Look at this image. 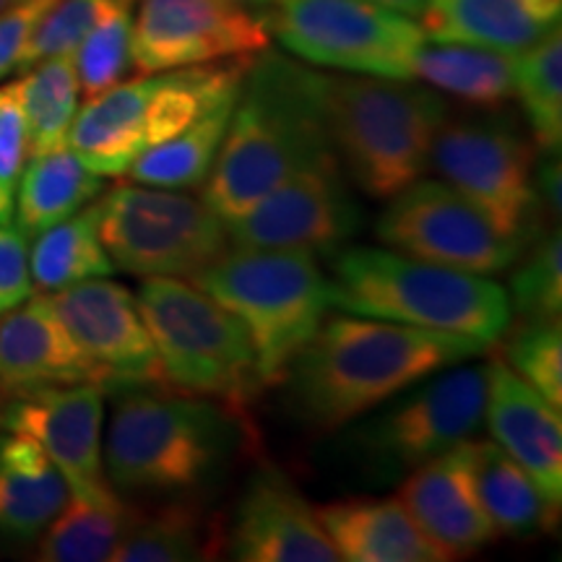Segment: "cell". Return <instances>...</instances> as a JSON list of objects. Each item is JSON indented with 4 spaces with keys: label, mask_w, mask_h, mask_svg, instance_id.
I'll return each instance as SVG.
<instances>
[{
    "label": "cell",
    "mask_w": 562,
    "mask_h": 562,
    "mask_svg": "<svg viewBox=\"0 0 562 562\" xmlns=\"http://www.w3.org/2000/svg\"><path fill=\"white\" fill-rule=\"evenodd\" d=\"M487 349L490 344L472 336L349 313L321 323L281 381L300 422L331 432L422 378L472 362Z\"/></svg>",
    "instance_id": "obj_1"
},
{
    "label": "cell",
    "mask_w": 562,
    "mask_h": 562,
    "mask_svg": "<svg viewBox=\"0 0 562 562\" xmlns=\"http://www.w3.org/2000/svg\"><path fill=\"white\" fill-rule=\"evenodd\" d=\"M323 74L266 47L252 55L203 203L224 224L240 220L273 188L336 154L321 94Z\"/></svg>",
    "instance_id": "obj_2"
},
{
    "label": "cell",
    "mask_w": 562,
    "mask_h": 562,
    "mask_svg": "<svg viewBox=\"0 0 562 562\" xmlns=\"http://www.w3.org/2000/svg\"><path fill=\"white\" fill-rule=\"evenodd\" d=\"M165 391L112 393L102 463L117 495H188L216 480L240 448L237 409Z\"/></svg>",
    "instance_id": "obj_3"
},
{
    "label": "cell",
    "mask_w": 562,
    "mask_h": 562,
    "mask_svg": "<svg viewBox=\"0 0 562 562\" xmlns=\"http://www.w3.org/2000/svg\"><path fill=\"white\" fill-rule=\"evenodd\" d=\"M331 271L328 300L344 313L463 334L490 347L510 328L508 292L482 273L419 261L391 248L341 250Z\"/></svg>",
    "instance_id": "obj_4"
},
{
    "label": "cell",
    "mask_w": 562,
    "mask_h": 562,
    "mask_svg": "<svg viewBox=\"0 0 562 562\" xmlns=\"http://www.w3.org/2000/svg\"><path fill=\"white\" fill-rule=\"evenodd\" d=\"M321 94L336 157L364 195L389 201L427 172L448 121L438 91L375 76H323Z\"/></svg>",
    "instance_id": "obj_5"
},
{
    "label": "cell",
    "mask_w": 562,
    "mask_h": 562,
    "mask_svg": "<svg viewBox=\"0 0 562 562\" xmlns=\"http://www.w3.org/2000/svg\"><path fill=\"white\" fill-rule=\"evenodd\" d=\"M250 58L159 70L115 83L76 110L66 146L91 172L123 178L138 157L186 131L211 104L237 94Z\"/></svg>",
    "instance_id": "obj_6"
},
{
    "label": "cell",
    "mask_w": 562,
    "mask_h": 562,
    "mask_svg": "<svg viewBox=\"0 0 562 562\" xmlns=\"http://www.w3.org/2000/svg\"><path fill=\"white\" fill-rule=\"evenodd\" d=\"M235 315L256 349L263 385L281 383L300 349L318 331L328 300V279L313 252L237 248L191 279Z\"/></svg>",
    "instance_id": "obj_7"
},
{
    "label": "cell",
    "mask_w": 562,
    "mask_h": 562,
    "mask_svg": "<svg viewBox=\"0 0 562 562\" xmlns=\"http://www.w3.org/2000/svg\"><path fill=\"white\" fill-rule=\"evenodd\" d=\"M140 318L157 349L167 391L240 409L263 389L256 349L240 321L186 279H144Z\"/></svg>",
    "instance_id": "obj_8"
},
{
    "label": "cell",
    "mask_w": 562,
    "mask_h": 562,
    "mask_svg": "<svg viewBox=\"0 0 562 562\" xmlns=\"http://www.w3.org/2000/svg\"><path fill=\"white\" fill-rule=\"evenodd\" d=\"M97 229L112 266L140 279L191 281L229 248L227 224L206 203L140 182L97 201Z\"/></svg>",
    "instance_id": "obj_9"
},
{
    "label": "cell",
    "mask_w": 562,
    "mask_h": 562,
    "mask_svg": "<svg viewBox=\"0 0 562 562\" xmlns=\"http://www.w3.org/2000/svg\"><path fill=\"white\" fill-rule=\"evenodd\" d=\"M266 24L292 58L375 79L414 81L427 42L419 21L372 0H277Z\"/></svg>",
    "instance_id": "obj_10"
},
{
    "label": "cell",
    "mask_w": 562,
    "mask_h": 562,
    "mask_svg": "<svg viewBox=\"0 0 562 562\" xmlns=\"http://www.w3.org/2000/svg\"><path fill=\"white\" fill-rule=\"evenodd\" d=\"M490 362L453 364L389 398L349 435V448L385 476L409 474L480 432Z\"/></svg>",
    "instance_id": "obj_11"
},
{
    "label": "cell",
    "mask_w": 562,
    "mask_h": 562,
    "mask_svg": "<svg viewBox=\"0 0 562 562\" xmlns=\"http://www.w3.org/2000/svg\"><path fill=\"white\" fill-rule=\"evenodd\" d=\"M537 146L508 117L456 121L442 125L432 144L430 167L442 182L467 195L503 235L529 245L539 235L533 188Z\"/></svg>",
    "instance_id": "obj_12"
},
{
    "label": "cell",
    "mask_w": 562,
    "mask_h": 562,
    "mask_svg": "<svg viewBox=\"0 0 562 562\" xmlns=\"http://www.w3.org/2000/svg\"><path fill=\"white\" fill-rule=\"evenodd\" d=\"M375 237L404 256L482 277L513 269L529 248L503 235L482 209L442 180H414L389 199Z\"/></svg>",
    "instance_id": "obj_13"
},
{
    "label": "cell",
    "mask_w": 562,
    "mask_h": 562,
    "mask_svg": "<svg viewBox=\"0 0 562 562\" xmlns=\"http://www.w3.org/2000/svg\"><path fill=\"white\" fill-rule=\"evenodd\" d=\"M362 209L336 154L311 161L227 224L237 248L336 252L362 229Z\"/></svg>",
    "instance_id": "obj_14"
},
{
    "label": "cell",
    "mask_w": 562,
    "mask_h": 562,
    "mask_svg": "<svg viewBox=\"0 0 562 562\" xmlns=\"http://www.w3.org/2000/svg\"><path fill=\"white\" fill-rule=\"evenodd\" d=\"M104 389L100 383L50 385L0 398V430L30 435L66 476L70 497L117 505L102 463Z\"/></svg>",
    "instance_id": "obj_15"
},
{
    "label": "cell",
    "mask_w": 562,
    "mask_h": 562,
    "mask_svg": "<svg viewBox=\"0 0 562 562\" xmlns=\"http://www.w3.org/2000/svg\"><path fill=\"white\" fill-rule=\"evenodd\" d=\"M50 305L104 393L165 389L157 349L128 286L97 277L50 292Z\"/></svg>",
    "instance_id": "obj_16"
},
{
    "label": "cell",
    "mask_w": 562,
    "mask_h": 562,
    "mask_svg": "<svg viewBox=\"0 0 562 562\" xmlns=\"http://www.w3.org/2000/svg\"><path fill=\"white\" fill-rule=\"evenodd\" d=\"M261 13L229 0H140L133 21V68L140 74L248 58L269 47Z\"/></svg>",
    "instance_id": "obj_17"
},
{
    "label": "cell",
    "mask_w": 562,
    "mask_h": 562,
    "mask_svg": "<svg viewBox=\"0 0 562 562\" xmlns=\"http://www.w3.org/2000/svg\"><path fill=\"white\" fill-rule=\"evenodd\" d=\"M227 550L240 562H339L318 510L277 469H263L248 482Z\"/></svg>",
    "instance_id": "obj_18"
},
{
    "label": "cell",
    "mask_w": 562,
    "mask_h": 562,
    "mask_svg": "<svg viewBox=\"0 0 562 562\" xmlns=\"http://www.w3.org/2000/svg\"><path fill=\"white\" fill-rule=\"evenodd\" d=\"M396 497L442 560L469 558L501 537L476 495L469 440L409 472Z\"/></svg>",
    "instance_id": "obj_19"
},
{
    "label": "cell",
    "mask_w": 562,
    "mask_h": 562,
    "mask_svg": "<svg viewBox=\"0 0 562 562\" xmlns=\"http://www.w3.org/2000/svg\"><path fill=\"white\" fill-rule=\"evenodd\" d=\"M492 440L518 467L531 474L554 508L562 503V419L560 406H552L539 391L505 364L501 357L490 360L487 409H484Z\"/></svg>",
    "instance_id": "obj_20"
},
{
    "label": "cell",
    "mask_w": 562,
    "mask_h": 562,
    "mask_svg": "<svg viewBox=\"0 0 562 562\" xmlns=\"http://www.w3.org/2000/svg\"><path fill=\"white\" fill-rule=\"evenodd\" d=\"M97 383L47 294H32L0 318V398L50 385Z\"/></svg>",
    "instance_id": "obj_21"
},
{
    "label": "cell",
    "mask_w": 562,
    "mask_h": 562,
    "mask_svg": "<svg viewBox=\"0 0 562 562\" xmlns=\"http://www.w3.org/2000/svg\"><path fill=\"white\" fill-rule=\"evenodd\" d=\"M419 19L430 42L518 55L560 30L562 0H427Z\"/></svg>",
    "instance_id": "obj_22"
},
{
    "label": "cell",
    "mask_w": 562,
    "mask_h": 562,
    "mask_svg": "<svg viewBox=\"0 0 562 562\" xmlns=\"http://www.w3.org/2000/svg\"><path fill=\"white\" fill-rule=\"evenodd\" d=\"M318 521L339 560L442 562V554L398 497H347L318 508Z\"/></svg>",
    "instance_id": "obj_23"
},
{
    "label": "cell",
    "mask_w": 562,
    "mask_h": 562,
    "mask_svg": "<svg viewBox=\"0 0 562 562\" xmlns=\"http://www.w3.org/2000/svg\"><path fill=\"white\" fill-rule=\"evenodd\" d=\"M68 497L66 476L30 435L0 430V537L32 542Z\"/></svg>",
    "instance_id": "obj_24"
},
{
    "label": "cell",
    "mask_w": 562,
    "mask_h": 562,
    "mask_svg": "<svg viewBox=\"0 0 562 562\" xmlns=\"http://www.w3.org/2000/svg\"><path fill=\"white\" fill-rule=\"evenodd\" d=\"M469 456L476 495L497 533L526 539L552 529L560 508L495 440H469Z\"/></svg>",
    "instance_id": "obj_25"
},
{
    "label": "cell",
    "mask_w": 562,
    "mask_h": 562,
    "mask_svg": "<svg viewBox=\"0 0 562 562\" xmlns=\"http://www.w3.org/2000/svg\"><path fill=\"white\" fill-rule=\"evenodd\" d=\"M102 191V175L91 172L68 146L34 154L21 172L13 220L26 240H34L42 229L89 206Z\"/></svg>",
    "instance_id": "obj_26"
},
{
    "label": "cell",
    "mask_w": 562,
    "mask_h": 562,
    "mask_svg": "<svg viewBox=\"0 0 562 562\" xmlns=\"http://www.w3.org/2000/svg\"><path fill=\"white\" fill-rule=\"evenodd\" d=\"M417 79L474 108L497 110L516 97V55L427 40L414 60Z\"/></svg>",
    "instance_id": "obj_27"
},
{
    "label": "cell",
    "mask_w": 562,
    "mask_h": 562,
    "mask_svg": "<svg viewBox=\"0 0 562 562\" xmlns=\"http://www.w3.org/2000/svg\"><path fill=\"white\" fill-rule=\"evenodd\" d=\"M220 550V531L199 505L178 501L165 508L128 518L112 562H195Z\"/></svg>",
    "instance_id": "obj_28"
},
{
    "label": "cell",
    "mask_w": 562,
    "mask_h": 562,
    "mask_svg": "<svg viewBox=\"0 0 562 562\" xmlns=\"http://www.w3.org/2000/svg\"><path fill=\"white\" fill-rule=\"evenodd\" d=\"M237 94H229L211 104L199 121H193L186 131L165 140V144L154 146L151 151L133 161L125 175H131V180L140 182V186L170 188V191L203 186L211 170H214L216 157H220Z\"/></svg>",
    "instance_id": "obj_29"
},
{
    "label": "cell",
    "mask_w": 562,
    "mask_h": 562,
    "mask_svg": "<svg viewBox=\"0 0 562 562\" xmlns=\"http://www.w3.org/2000/svg\"><path fill=\"white\" fill-rule=\"evenodd\" d=\"M30 269L34 286L45 294L115 273L97 229L94 201L34 237Z\"/></svg>",
    "instance_id": "obj_30"
},
{
    "label": "cell",
    "mask_w": 562,
    "mask_h": 562,
    "mask_svg": "<svg viewBox=\"0 0 562 562\" xmlns=\"http://www.w3.org/2000/svg\"><path fill=\"white\" fill-rule=\"evenodd\" d=\"M16 87L30 138V157L66 146L81 91L74 53L37 60L24 70Z\"/></svg>",
    "instance_id": "obj_31"
},
{
    "label": "cell",
    "mask_w": 562,
    "mask_h": 562,
    "mask_svg": "<svg viewBox=\"0 0 562 562\" xmlns=\"http://www.w3.org/2000/svg\"><path fill=\"white\" fill-rule=\"evenodd\" d=\"M131 513L123 503L94 505L68 497L58 516L40 533L37 560L45 562H102L121 542Z\"/></svg>",
    "instance_id": "obj_32"
},
{
    "label": "cell",
    "mask_w": 562,
    "mask_h": 562,
    "mask_svg": "<svg viewBox=\"0 0 562 562\" xmlns=\"http://www.w3.org/2000/svg\"><path fill=\"white\" fill-rule=\"evenodd\" d=\"M516 97L521 102L531 140L544 154L562 144V37L560 30L516 55Z\"/></svg>",
    "instance_id": "obj_33"
},
{
    "label": "cell",
    "mask_w": 562,
    "mask_h": 562,
    "mask_svg": "<svg viewBox=\"0 0 562 562\" xmlns=\"http://www.w3.org/2000/svg\"><path fill=\"white\" fill-rule=\"evenodd\" d=\"M510 277V311L524 321L560 318L562 311V240L560 232L533 237Z\"/></svg>",
    "instance_id": "obj_34"
},
{
    "label": "cell",
    "mask_w": 562,
    "mask_h": 562,
    "mask_svg": "<svg viewBox=\"0 0 562 562\" xmlns=\"http://www.w3.org/2000/svg\"><path fill=\"white\" fill-rule=\"evenodd\" d=\"M74 63L87 97L121 83L133 68V9L104 13L76 45Z\"/></svg>",
    "instance_id": "obj_35"
},
{
    "label": "cell",
    "mask_w": 562,
    "mask_h": 562,
    "mask_svg": "<svg viewBox=\"0 0 562 562\" xmlns=\"http://www.w3.org/2000/svg\"><path fill=\"white\" fill-rule=\"evenodd\" d=\"M505 364L539 391L552 406H562V326L560 318L524 321L505 344Z\"/></svg>",
    "instance_id": "obj_36"
},
{
    "label": "cell",
    "mask_w": 562,
    "mask_h": 562,
    "mask_svg": "<svg viewBox=\"0 0 562 562\" xmlns=\"http://www.w3.org/2000/svg\"><path fill=\"white\" fill-rule=\"evenodd\" d=\"M136 0H58L47 16L40 21L32 40L26 42L24 55L19 60V74L42 58L74 53L83 34L100 21L104 13L133 9Z\"/></svg>",
    "instance_id": "obj_37"
},
{
    "label": "cell",
    "mask_w": 562,
    "mask_h": 562,
    "mask_svg": "<svg viewBox=\"0 0 562 562\" xmlns=\"http://www.w3.org/2000/svg\"><path fill=\"white\" fill-rule=\"evenodd\" d=\"M30 157L24 110L16 81L0 87V224L13 222L16 188Z\"/></svg>",
    "instance_id": "obj_38"
},
{
    "label": "cell",
    "mask_w": 562,
    "mask_h": 562,
    "mask_svg": "<svg viewBox=\"0 0 562 562\" xmlns=\"http://www.w3.org/2000/svg\"><path fill=\"white\" fill-rule=\"evenodd\" d=\"M34 294L30 245L16 224H0V318Z\"/></svg>",
    "instance_id": "obj_39"
},
{
    "label": "cell",
    "mask_w": 562,
    "mask_h": 562,
    "mask_svg": "<svg viewBox=\"0 0 562 562\" xmlns=\"http://www.w3.org/2000/svg\"><path fill=\"white\" fill-rule=\"evenodd\" d=\"M58 0H21L0 13V81L19 68L26 42Z\"/></svg>",
    "instance_id": "obj_40"
},
{
    "label": "cell",
    "mask_w": 562,
    "mask_h": 562,
    "mask_svg": "<svg viewBox=\"0 0 562 562\" xmlns=\"http://www.w3.org/2000/svg\"><path fill=\"white\" fill-rule=\"evenodd\" d=\"M372 3L385 5V9H393L398 13H406V16L417 19V16H422V11H425L427 0H372Z\"/></svg>",
    "instance_id": "obj_41"
},
{
    "label": "cell",
    "mask_w": 562,
    "mask_h": 562,
    "mask_svg": "<svg viewBox=\"0 0 562 562\" xmlns=\"http://www.w3.org/2000/svg\"><path fill=\"white\" fill-rule=\"evenodd\" d=\"M229 3L243 5V9H250V11H261V9H266V5L277 3V0H229Z\"/></svg>",
    "instance_id": "obj_42"
},
{
    "label": "cell",
    "mask_w": 562,
    "mask_h": 562,
    "mask_svg": "<svg viewBox=\"0 0 562 562\" xmlns=\"http://www.w3.org/2000/svg\"><path fill=\"white\" fill-rule=\"evenodd\" d=\"M16 3H21V0H0V13L9 11L11 5H16Z\"/></svg>",
    "instance_id": "obj_43"
}]
</instances>
